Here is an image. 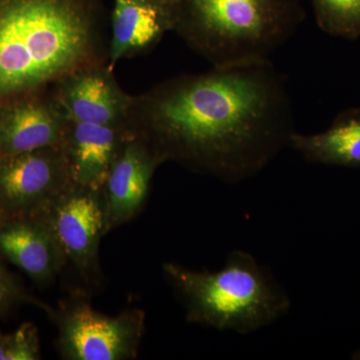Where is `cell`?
<instances>
[{"label": "cell", "instance_id": "15", "mask_svg": "<svg viewBox=\"0 0 360 360\" xmlns=\"http://www.w3.org/2000/svg\"><path fill=\"white\" fill-rule=\"evenodd\" d=\"M322 32L347 39L360 37V0H310Z\"/></svg>", "mask_w": 360, "mask_h": 360}, {"label": "cell", "instance_id": "5", "mask_svg": "<svg viewBox=\"0 0 360 360\" xmlns=\"http://www.w3.org/2000/svg\"><path fill=\"white\" fill-rule=\"evenodd\" d=\"M61 354L71 360L134 359L144 328L141 310H129L108 316L89 307L75 303L63 310L58 319Z\"/></svg>", "mask_w": 360, "mask_h": 360}, {"label": "cell", "instance_id": "7", "mask_svg": "<svg viewBox=\"0 0 360 360\" xmlns=\"http://www.w3.org/2000/svg\"><path fill=\"white\" fill-rule=\"evenodd\" d=\"M39 217L51 227L66 259L87 272L106 233L103 191L71 184Z\"/></svg>", "mask_w": 360, "mask_h": 360}, {"label": "cell", "instance_id": "12", "mask_svg": "<svg viewBox=\"0 0 360 360\" xmlns=\"http://www.w3.org/2000/svg\"><path fill=\"white\" fill-rule=\"evenodd\" d=\"M108 66L155 49L172 32L170 0H113Z\"/></svg>", "mask_w": 360, "mask_h": 360}, {"label": "cell", "instance_id": "19", "mask_svg": "<svg viewBox=\"0 0 360 360\" xmlns=\"http://www.w3.org/2000/svg\"><path fill=\"white\" fill-rule=\"evenodd\" d=\"M0 158H1V143H0Z\"/></svg>", "mask_w": 360, "mask_h": 360}, {"label": "cell", "instance_id": "11", "mask_svg": "<svg viewBox=\"0 0 360 360\" xmlns=\"http://www.w3.org/2000/svg\"><path fill=\"white\" fill-rule=\"evenodd\" d=\"M129 136L125 127L68 120L61 148L73 184L103 191L111 167Z\"/></svg>", "mask_w": 360, "mask_h": 360}, {"label": "cell", "instance_id": "4", "mask_svg": "<svg viewBox=\"0 0 360 360\" xmlns=\"http://www.w3.org/2000/svg\"><path fill=\"white\" fill-rule=\"evenodd\" d=\"M163 271L193 323L248 335L278 321L290 309L286 291L250 253L233 250L215 272L165 264Z\"/></svg>", "mask_w": 360, "mask_h": 360}, {"label": "cell", "instance_id": "17", "mask_svg": "<svg viewBox=\"0 0 360 360\" xmlns=\"http://www.w3.org/2000/svg\"><path fill=\"white\" fill-rule=\"evenodd\" d=\"M21 302L37 304V300L26 293L13 274L0 262V316Z\"/></svg>", "mask_w": 360, "mask_h": 360}, {"label": "cell", "instance_id": "9", "mask_svg": "<svg viewBox=\"0 0 360 360\" xmlns=\"http://www.w3.org/2000/svg\"><path fill=\"white\" fill-rule=\"evenodd\" d=\"M162 162L141 139L130 134L103 188L106 232L134 219L148 200L155 170Z\"/></svg>", "mask_w": 360, "mask_h": 360}, {"label": "cell", "instance_id": "16", "mask_svg": "<svg viewBox=\"0 0 360 360\" xmlns=\"http://www.w3.org/2000/svg\"><path fill=\"white\" fill-rule=\"evenodd\" d=\"M40 359L39 333L32 322H25L13 333L0 331V360Z\"/></svg>", "mask_w": 360, "mask_h": 360}, {"label": "cell", "instance_id": "1", "mask_svg": "<svg viewBox=\"0 0 360 360\" xmlns=\"http://www.w3.org/2000/svg\"><path fill=\"white\" fill-rule=\"evenodd\" d=\"M127 129L161 162L225 182L264 170L295 132L288 82L271 60L168 78L134 96Z\"/></svg>", "mask_w": 360, "mask_h": 360}, {"label": "cell", "instance_id": "18", "mask_svg": "<svg viewBox=\"0 0 360 360\" xmlns=\"http://www.w3.org/2000/svg\"><path fill=\"white\" fill-rule=\"evenodd\" d=\"M9 219H11V217L6 214V212L2 210L1 206H0V224H4V222H6V220H8Z\"/></svg>", "mask_w": 360, "mask_h": 360}, {"label": "cell", "instance_id": "3", "mask_svg": "<svg viewBox=\"0 0 360 360\" xmlns=\"http://www.w3.org/2000/svg\"><path fill=\"white\" fill-rule=\"evenodd\" d=\"M172 32L212 66L264 63L305 20L302 0H170Z\"/></svg>", "mask_w": 360, "mask_h": 360}, {"label": "cell", "instance_id": "6", "mask_svg": "<svg viewBox=\"0 0 360 360\" xmlns=\"http://www.w3.org/2000/svg\"><path fill=\"white\" fill-rule=\"evenodd\" d=\"M71 184L61 146L0 158V206L11 219L39 217Z\"/></svg>", "mask_w": 360, "mask_h": 360}, {"label": "cell", "instance_id": "13", "mask_svg": "<svg viewBox=\"0 0 360 360\" xmlns=\"http://www.w3.org/2000/svg\"><path fill=\"white\" fill-rule=\"evenodd\" d=\"M0 255L37 284L49 283L66 260L51 227L39 217L0 224Z\"/></svg>", "mask_w": 360, "mask_h": 360}, {"label": "cell", "instance_id": "14", "mask_svg": "<svg viewBox=\"0 0 360 360\" xmlns=\"http://www.w3.org/2000/svg\"><path fill=\"white\" fill-rule=\"evenodd\" d=\"M290 148L310 163L360 168V108L340 113L330 127L319 134L295 131Z\"/></svg>", "mask_w": 360, "mask_h": 360}, {"label": "cell", "instance_id": "10", "mask_svg": "<svg viewBox=\"0 0 360 360\" xmlns=\"http://www.w3.org/2000/svg\"><path fill=\"white\" fill-rule=\"evenodd\" d=\"M68 122L51 90L0 108L1 158L61 146Z\"/></svg>", "mask_w": 360, "mask_h": 360}, {"label": "cell", "instance_id": "2", "mask_svg": "<svg viewBox=\"0 0 360 360\" xmlns=\"http://www.w3.org/2000/svg\"><path fill=\"white\" fill-rule=\"evenodd\" d=\"M108 58L103 0H0V108Z\"/></svg>", "mask_w": 360, "mask_h": 360}, {"label": "cell", "instance_id": "8", "mask_svg": "<svg viewBox=\"0 0 360 360\" xmlns=\"http://www.w3.org/2000/svg\"><path fill=\"white\" fill-rule=\"evenodd\" d=\"M51 92L68 120L127 129L134 96L123 90L108 65L75 71Z\"/></svg>", "mask_w": 360, "mask_h": 360}]
</instances>
